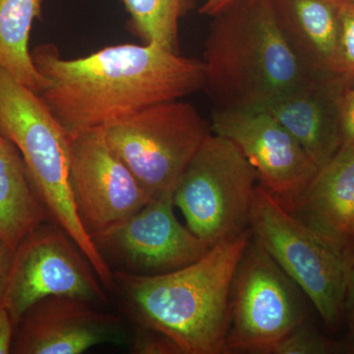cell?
Returning a JSON list of instances; mask_svg holds the SVG:
<instances>
[{
	"label": "cell",
	"instance_id": "1",
	"mask_svg": "<svg viewBox=\"0 0 354 354\" xmlns=\"http://www.w3.org/2000/svg\"><path fill=\"white\" fill-rule=\"evenodd\" d=\"M31 55L48 81L39 95L69 137L205 88L202 60L156 44H118L65 59L55 44H43Z\"/></svg>",
	"mask_w": 354,
	"mask_h": 354
},
{
	"label": "cell",
	"instance_id": "2",
	"mask_svg": "<svg viewBox=\"0 0 354 354\" xmlns=\"http://www.w3.org/2000/svg\"><path fill=\"white\" fill-rule=\"evenodd\" d=\"M250 239L248 230L218 242L167 274L113 272L123 313L171 339L183 354H223L232 281Z\"/></svg>",
	"mask_w": 354,
	"mask_h": 354
},
{
	"label": "cell",
	"instance_id": "3",
	"mask_svg": "<svg viewBox=\"0 0 354 354\" xmlns=\"http://www.w3.org/2000/svg\"><path fill=\"white\" fill-rule=\"evenodd\" d=\"M213 18L203 62L216 109L263 111L317 75L291 50L272 0H239Z\"/></svg>",
	"mask_w": 354,
	"mask_h": 354
},
{
	"label": "cell",
	"instance_id": "4",
	"mask_svg": "<svg viewBox=\"0 0 354 354\" xmlns=\"http://www.w3.org/2000/svg\"><path fill=\"white\" fill-rule=\"evenodd\" d=\"M0 133L24 160L48 221L62 228L90 261L106 290L114 274L77 213L70 184V137L41 97L0 67Z\"/></svg>",
	"mask_w": 354,
	"mask_h": 354
},
{
	"label": "cell",
	"instance_id": "5",
	"mask_svg": "<svg viewBox=\"0 0 354 354\" xmlns=\"http://www.w3.org/2000/svg\"><path fill=\"white\" fill-rule=\"evenodd\" d=\"M251 234L304 292L326 327L344 322L351 262L258 184L250 218Z\"/></svg>",
	"mask_w": 354,
	"mask_h": 354
},
{
	"label": "cell",
	"instance_id": "6",
	"mask_svg": "<svg viewBox=\"0 0 354 354\" xmlns=\"http://www.w3.org/2000/svg\"><path fill=\"white\" fill-rule=\"evenodd\" d=\"M258 177L239 147L212 132L186 167L174 201L186 227L209 245L250 230Z\"/></svg>",
	"mask_w": 354,
	"mask_h": 354
},
{
	"label": "cell",
	"instance_id": "7",
	"mask_svg": "<svg viewBox=\"0 0 354 354\" xmlns=\"http://www.w3.org/2000/svg\"><path fill=\"white\" fill-rule=\"evenodd\" d=\"M104 128L106 142L151 198L172 192L212 133L188 102H160Z\"/></svg>",
	"mask_w": 354,
	"mask_h": 354
},
{
	"label": "cell",
	"instance_id": "8",
	"mask_svg": "<svg viewBox=\"0 0 354 354\" xmlns=\"http://www.w3.org/2000/svg\"><path fill=\"white\" fill-rule=\"evenodd\" d=\"M304 297L251 234L232 281L223 354H272L307 322Z\"/></svg>",
	"mask_w": 354,
	"mask_h": 354
},
{
	"label": "cell",
	"instance_id": "9",
	"mask_svg": "<svg viewBox=\"0 0 354 354\" xmlns=\"http://www.w3.org/2000/svg\"><path fill=\"white\" fill-rule=\"evenodd\" d=\"M50 297L108 299L90 261L62 228L50 221L26 235L14 251L4 305L14 324L32 305Z\"/></svg>",
	"mask_w": 354,
	"mask_h": 354
},
{
	"label": "cell",
	"instance_id": "10",
	"mask_svg": "<svg viewBox=\"0 0 354 354\" xmlns=\"http://www.w3.org/2000/svg\"><path fill=\"white\" fill-rule=\"evenodd\" d=\"M174 191L153 198L127 220L94 235L104 259L118 271L158 276L192 264L211 245L181 225L174 214Z\"/></svg>",
	"mask_w": 354,
	"mask_h": 354
},
{
	"label": "cell",
	"instance_id": "11",
	"mask_svg": "<svg viewBox=\"0 0 354 354\" xmlns=\"http://www.w3.org/2000/svg\"><path fill=\"white\" fill-rule=\"evenodd\" d=\"M70 184L91 237L127 220L152 199L111 150L104 127L70 137Z\"/></svg>",
	"mask_w": 354,
	"mask_h": 354
},
{
	"label": "cell",
	"instance_id": "12",
	"mask_svg": "<svg viewBox=\"0 0 354 354\" xmlns=\"http://www.w3.org/2000/svg\"><path fill=\"white\" fill-rule=\"evenodd\" d=\"M211 129L239 147L259 185L288 211L319 171L292 135L266 111L216 108Z\"/></svg>",
	"mask_w": 354,
	"mask_h": 354
},
{
	"label": "cell",
	"instance_id": "13",
	"mask_svg": "<svg viewBox=\"0 0 354 354\" xmlns=\"http://www.w3.org/2000/svg\"><path fill=\"white\" fill-rule=\"evenodd\" d=\"M70 297L39 300L15 324L13 354H80L101 344H121L127 330L120 317Z\"/></svg>",
	"mask_w": 354,
	"mask_h": 354
},
{
	"label": "cell",
	"instance_id": "14",
	"mask_svg": "<svg viewBox=\"0 0 354 354\" xmlns=\"http://www.w3.org/2000/svg\"><path fill=\"white\" fill-rule=\"evenodd\" d=\"M353 83L348 76L317 74L263 111L292 135L320 169L342 148V95Z\"/></svg>",
	"mask_w": 354,
	"mask_h": 354
},
{
	"label": "cell",
	"instance_id": "15",
	"mask_svg": "<svg viewBox=\"0 0 354 354\" xmlns=\"http://www.w3.org/2000/svg\"><path fill=\"white\" fill-rule=\"evenodd\" d=\"M291 214L351 262L354 253V147L319 169Z\"/></svg>",
	"mask_w": 354,
	"mask_h": 354
},
{
	"label": "cell",
	"instance_id": "16",
	"mask_svg": "<svg viewBox=\"0 0 354 354\" xmlns=\"http://www.w3.org/2000/svg\"><path fill=\"white\" fill-rule=\"evenodd\" d=\"M272 1L281 32L305 68L321 75H344L339 0Z\"/></svg>",
	"mask_w": 354,
	"mask_h": 354
},
{
	"label": "cell",
	"instance_id": "17",
	"mask_svg": "<svg viewBox=\"0 0 354 354\" xmlns=\"http://www.w3.org/2000/svg\"><path fill=\"white\" fill-rule=\"evenodd\" d=\"M46 221L20 151L0 133V237L15 250L26 235Z\"/></svg>",
	"mask_w": 354,
	"mask_h": 354
},
{
	"label": "cell",
	"instance_id": "18",
	"mask_svg": "<svg viewBox=\"0 0 354 354\" xmlns=\"http://www.w3.org/2000/svg\"><path fill=\"white\" fill-rule=\"evenodd\" d=\"M44 0H0V67L41 94L48 81L32 62L29 41L35 20L41 19Z\"/></svg>",
	"mask_w": 354,
	"mask_h": 354
},
{
	"label": "cell",
	"instance_id": "19",
	"mask_svg": "<svg viewBox=\"0 0 354 354\" xmlns=\"http://www.w3.org/2000/svg\"><path fill=\"white\" fill-rule=\"evenodd\" d=\"M128 14V29L143 44L178 51L179 21L193 0H122ZM179 53V51H178Z\"/></svg>",
	"mask_w": 354,
	"mask_h": 354
},
{
	"label": "cell",
	"instance_id": "20",
	"mask_svg": "<svg viewBox=\"0 0 354 354\" xmlns=\"http://www.w3.org/2000/svg\"><path fill=\"white\" fill-rule=\"evenodd\" d=\"M354 353V344L335 341L321 334L308 323L291 332L274 348L272 354H348Z\"/></svg>",
	"mask_w": 354,
	"mask_h": 354
},
{
	"label": "cell",
	"instance_id": "21",
	"mask_svg": "<svg viewBox=\"0 0 354 354\" xmlns=\"http://www.w3.org/2000/svg\"><path fill=\"white\" fill-rule=\"evenodd\" d=\"M342 74L354 79V2L339 0Z\"/></svg>",
	"mask_w": 354,
	"mask_h": 354
},
{
	"label": "cell",
	"instance_id": "22",
	"mask_svg": "<svg viewBox=\"0 0 354 354\" xmlns=\"http://www.w3.org/2000/svg\"><path fill=\"white\" fill-rule=\"evenodd\" d=\"M141 328L131 344V351L137 354H183L176 342L156 330Z\"/></svg>",
	"mask_w": 354,
	"mask_h": 354
},
{
	"label": "cell",
	"instance_id": "23",
	"mask_svg": "<svg viewBox=\"0 0 354 354\" xmlns=\"http://www.w3.org/2000/svg\"><path fill=\"white\" fill-rule=\"evenodd\" d=\"M341 121L342 146L354 147V83L342 95Z\"/></svg>",
	"mask_w": 354,
	"mask_h": 354
},
{
	"label": "cell",
	"instance_id": "24",
	"mask_svg": "<svg viewBox=\"0 0 354 354\" xmlns=\"http://www.w3.org/2000/svg\"><path fill=\"white\" fill-rule=\"evenodd\" d=\"M15 324L4 304H0V354L11 353Z\"/></svg>",
	"mask_w": 354,
	"mask_h": 354
},
{
	"label": "cell",
	"instance_id": "25",
	"mask_svg": "<svg viewBox=\"0 0 354 354\" xmlns=\"http://www.w3.org/2000/svg\"><path fill=\"white\" fill-rule=\"evenodd\" d=\"M14 251L0 237V304H4V297L12 268Z\"/></svg>",
	"mask_w": 354,
	"mask_h": 354
},
{
	"label": "cell",
	"instance_id": "26",
	"mask_svg": "<svg viewBox=\"0 0 354 354\" xmlns=\"http://www.w3.org/2000/svg\"><path fill=\"white\" fill-rule=\"evenodd\" d=\"M344 321L354 337V262L349 270L346 297H344Z\"/></svg>",
	"mask_w": 354,
	"mask_h": 354
},
{
	"label": "cell",
	"instance_id": "27",
	"mask_svg": "<svg viewBox=\"0 0 354 354\" xmlns=\"http://www.w3.org/2000/svg\"><path fill=\"white\" fill-rule=\"evenodd\" d=\"M237 1L239 0H206V2L200 8V12L204 15L215 17L216 15L223 12V10Z\"/></svg>",
	"mask_w": 354,
	"mask_h": 354
},
{
	"label": "cell",
	"instance_id": "28",
	"mask_svg": "<svg viewBox=\"0 0 354 354\" xmlns=\"http://www.w3.org/2000/svg\"><path fill=\"white\" fill-rule=\"evenodd\" d=\"M342 1L354 2V0H342Z\"/></svg>",
	"mask_w": 354,
	"mask_h": 354
},
{
	"label": "cell",
	"instance_id": "29",
	"mask_svg": "<svg viewBox=\"0 0 354 354\" xmlns=\"http://www.w3.org/2000/svg\"><path fill=\"white\" fill-rule=\"evenodd\" d=\"M353 262H354V253H353V259H351V264H353Z\"/></svg>",
	"mask_w": 354,
	"mask_h": 354
}]
</instances>
